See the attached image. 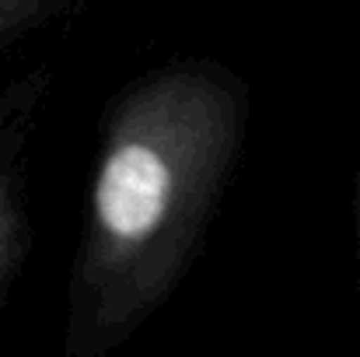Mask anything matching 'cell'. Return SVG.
<instances>
[{
	"label": "cell",
	"instance_id": "cell-1",
	"mask_svg": "<svg viewBox=\"0 0 360 357\" xmlns=\"http://www.w3.org/2000/svg\"><path fill=\"white\" fill-rule=\"evenodd\" d=\"M245 84L217 60L140 77L105 119L70 280V357L129 340L193 263L245 133Z\"/></svg>",
	"mask_w": 360,
	"mask_h": 357
},
{
	"label": "cell",
	"instance_id": "cell-3",
	"mask_svg": "<svg viewBox=\"0 0 360 357\" xmlns=\"http://www.w3.org/2000/svg\"><path fill=\"white\" fill-rule=\"evenodd\" d=\"M46 11V0H0V39H11L35 25V18Z\"/></svg>",
	"mask_w": 360,
	"mask_h": 357
},
{
	"label": "cell",
	"instance_id": "cell-2",
	"mask_svg": "<svg viewBox=\"0 0 360 357\" xmlns=\"http://www.w3.org/2000/svg\"><path fill=\"white\" fill-rule=\"evenodd\" d=\"M14 249H18V211H14V196L0 175V284L11 270V259H14Z\"/></svg>",
	"mask_w": 360,
	"mask_h": 357
}]
</instances>
